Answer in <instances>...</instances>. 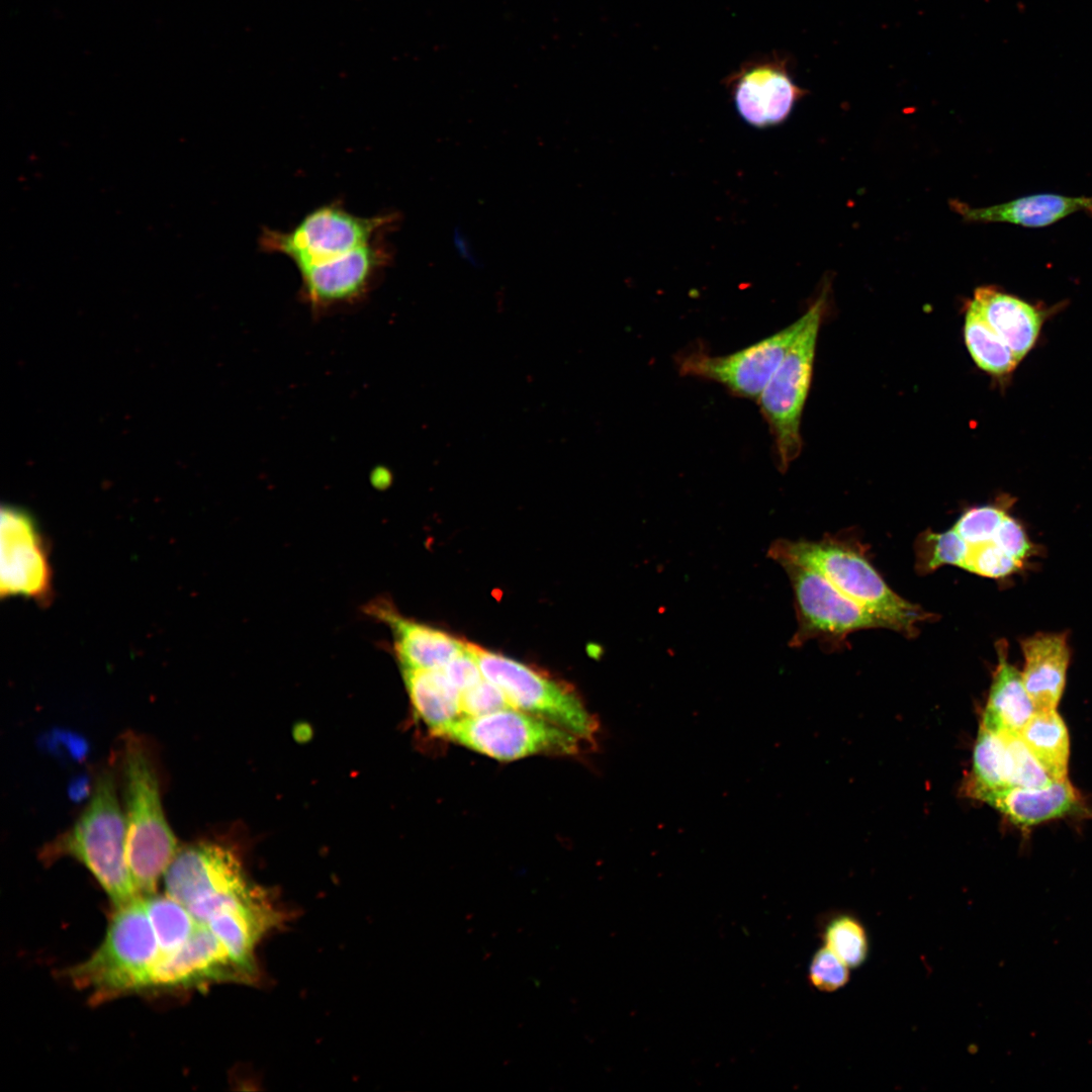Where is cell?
Listing matches in <instances>:
<instances>
[{
    "instance_id": "cell-1",
    "label": "cell",
    "mask_w": 1092,
    "mask_h": 1092,
    "mask_svg": "<svg viewBox=\"0 0 1092 1092\" xmlns=\"http://www.w3.org/2000/svg\"><path fill=\"white\" fill-rule=\"evenodd\" d=\"M768 556L781 565L814 570L846 597L892 621L907 637L916 636L917 624L936 618L894 593L856 543L830 536L819 541L781 539L770 545Z\"/></svg>"
},
{
    "instance_id": "cell-2",
    "label": "cell",
    "mask_w": 1092,
    "mask_h": 1092,
    "mask_svg": "<svg viewBox=\"0 0 1092 1092\" xmlns=\"http://www.w3.org/2000/svg\"><path fill=\"white\" fill-rule=\"evenodd\" d=\"M49 857L67 855L95 877L115 908L140 897L126 856V826L114 778L101 772L86 808L73 827L52 842Z\"/></svg>"
},
{
    "instance_id": "cell-3",
    "label": "cell",
    "mask_w": 1092,
    "mask_h": 1092,
    "mask_svg": "<svg viewBox=\"0 0 1092 1092\" xmlns=\"http://www.w3.org/2000/svg\"><path fill=\"white\" fill-rule=\"evenodd\" d=\"M115 909L99 947L68 971L73 984L97 1001L151 988L161 954L144 897Z\"/></svg>"
},
{
    "instance_id": "cell-4",
    "label": "cell",
    "mask_w": 1092,
    "mask_h": 1092,
    "mask_svg": "<svg viewBox=\"0 0 1092 1092\" xmlns=\"http://www.w3.org/2000/svg\"><path fill=\"white\" fill-rule=\"evenodd\" d=\"M123 771L127 862L140 895L149 896L177 853V841L163 811L156 771L135 739L125 744Z\"/></svg>"
},
{
    "instance_id": "cell-5",
    "label": "cell",
    "mask_w": 1092,
    "mask_h": 1092,
    "mask_svg": "<svg viewBox=\"0 0 1092 1092\" xmlns=\"http://www.w3.org/2000/svg\"><path fill=\"white\" fill-rule=\"evenodd\" d=\"M828 293V284H825L806 310L805 325L756 401L774 440L779 470L783 472L802 451L801 420L810 390L817 337Z\"/></svg>"
},
{
    "instance_id": "cell-6",
    "label": "cell",
    "mask_w": 1092,
    "mask_h": 1092,
    "mask_svg": "<svg viewBox=\"0 0 1092 1092\" xmlns=\"http://www.w3.org/2000/svg\"><path fill=\"white\" fill-rule=\"evenodd\" d=\"M470 647L482 675L500 690L511 707L594 741L599 722L571 688L500 653L473 643Z\"/></svg>"
},
{
    "instance_id": "cell-7",
    "label": "cell",
    "mask_w": 1092,
    "mask_h": 1092,
    "mask_svg": "<svg viewBox=\"0 0 1092 1092\" xmlns=\"http://www.w3.org/2000/svg\"><path fill=\"white\" fill-rule=\"evenodd\" d=\"M436 736L498 760L535 754H573L582 739L574 733L513 707L479 716H462Z\"/></svg>"
},
{
    "instance_id": "cell-8",
    "label": "cell",
    "mask_w": 1092,
    "mask_h": 1092,
    "mask_svg": "<svg viewBox=\"0 0 1092 1092\" xmlns=\"http://www.w3.org/2000/svg\"><path fill=\"white\" fill-rule=\"evenodd\" d=\"M394 217H363L339 204H327L308 212L290 231L265 229L262 248L289 258L297 269L323 263L377 240Z\"/></svg>"
},
{
    "instance_id": "cell-9",
    "label": "cell",
    "mask_w": 1092,
    "mask_h": 1092,
    "mask_svg": "<svg viewBox=\"0 0 1092 1092\" xmlns=\"http://www.w3.org/2000/svg\"><path fill=\"white\" fill-rule=\"evenodd\" d=\"M782 566L793 586L798 620L790 646L800 647L813 639L837 644L862 629L896 631L892 621L846 597L814 570L791 563Z\"/></svg>"
},
{
    "instance_id": "cell-10",
    "label": "cell",
    "mask_w": 1092,
    "mask_h": 1092,
    "mask_svg": "<svg viewBox=\"0 0 1092 1092\" xmlns=\"http://www.w3.org/2000/svg\"><path fill=\"white\" fill-rule=\"evenodd\" d=\"M805 322L804 313L783 330L726 355H711L703 348L680 352L675 357L678 372L717 382L735 396L757 401Z\"/></svg>"
},
{
    "instance_id": "cell-11",
    "label": "cell",
    "mask_w": 1092,
    "mask_h": 1092,
    "mask_svg": "<svg viewBox=\"0 0 1092 1092\" xmlns=\"http://www.w3.org/2000/svg\"><path fill=\"white\" fill-rule=\"evenodd\" d=\"M789 66L787 57L774 54L745 62L723 80L747 124L759 129L777 126L808 94L794 82Z\"/></svg>"
},
{
    "instance_id": "cell-12",
    "label": "cell",
    "mask_w": 1092,
    "mask_h": 1092,
    "mask_svg": "<svg viewBox=\"0 0 1092 1092\" xmlns=\"http://www.w3.org/2000/svg\"><path fill=\"white\" fill-rule=\"evenodd\" d=\"M0 529L1 596L47 600L52 571L46 543L33 519L23 510L3 507Z\"/></svg>"
},
{
    "instance_id": "cell-13",
    "label": "cell",
    "mask_w": 1092,
    "mask_h": 1092,
    "mask_svg": "<svg viewBox=\"0 0 1092 1092\" xmlns=\"http://www.w3.org/2000/svg\"><path fill=\"white\" fill-rule=\"evenodd\" d=\"M164 883L166 894L188 908L250 882L231 850L202 842L177 851L164 874Z\"/></svg>"
},
{
    "instance_id": "cell-14",
    "label": "cell",
    "mask_w": 1092,
    "mask_h": 1092,
    "mask_svg": "<svg viewBox=\"0 0 1092 1092\" xmlns=\"http://www.w3.org/2000/svg\"><path fill=\"white\" fill-rule=\"evenodd\" d=\"M252 979L210 927L200 923L181 947L160 954L152 972L151 987L196 988Z\"/></svg>"
},
{
    "instance_id": "cell-15",
    "label": "cell",
    "mask_w": 1092,
    "mask_h": 1092,
    "mask_svg": "<svg viewBox=\"0 0 1092 1092\" xmlns=\"http://www.w3.org/2000/svg\"><path fill=\"white\" fill-rule=\"evenodd\" d=\"M388 259L387 250L376 240L335 259L300 268L304 296L315 308L355 301L368 291Z\"/></svg>"
},
{
    "instance_id": "cell-16",
    "label": "cell",
    "mask_w": 1092,
    "mask_h": 1092,
    "mask_svg": "<svg viewBox=\"0 0 1092 1092\" xmlns=\"http://www.w3.org/2000/svg\"><path fill=\"white\" fill-rule=\"evenodd\" d=\"M365 612L389 627L401 668H442L467 646L450 633L403 617L387 600L371 601Z\"/></svg>"
},
{
    "instance_id": "cell-17",
    "label": "cell",
    "mask_w": 1092,
    "mask_h": 1092,
    "mask_svg": "<svg viewBox=\"0 0 1092 1092\" xmlns=\"http://www.w3.org/2000/svg\"><path fill=\"white\" fill-rule=\"evenodd\" d=\"M951 208L971 222H1007L1024 228H1044L1077 212L1092 215V197L1038 193L987 207H971L953 200Z\"/></svg>"
},
{
    "instance_id": "cell-18",
    "label": "cell",
    "mask_w": 1092,
    "mask_h": 1092,
    "mask_svg": "<svg viewBox=\"0 0 1092 1092\" xmlns=\"http://www.w3.org/2000/svg\"><path fill=\"white\" fill-rule=\"evenodd\" d=\"M1024 687L1036 709L1056 710L1062 698L1070 649L1065 633H1037L1021 641Z\"/></svg>"
},
{
    "instance_id": "cell-19",
    "label": "cell",
    "mask_w": 1092,
    "mask_h": 1092,
    "mask_svg": "<svg viewBox=\"0 0 1092 1092\" xmlns=\"http://www.w3.org/2000/svg\"><path fill=\"white\" fill-rule=\"evenodd\" d=\"M1011 349L1018 361L1034 346L1042 313L1034 305L992 285L975 289L968 303Z\"/></svg>"
},
{
    "instance_id": "cell-20",
    "label": "cell",
    "mask_w": 1092,
    "mask_h": 1092,
    "mask_svg": "<svg viewBox=\"0 0 1092 1092\" xmlns=\"http://www.w3.org/2000/svg\"><path fill=\"white\" fill-rule=\"evenodd\" d=\"M987 802L1013 824L1028 827L1075 811L1080 796L1068 779L1043 788L1010 787L986 796Z\"/></svg>"
},
{
    "instance_id": "cell-21",
    "label": "cell",
    "mask_w": 1092,
    "mask_h": 1092,
    "mask_svg": "<svg viewBox=\"0 0 1092 1092\" xmlns=\"http://www.w3.org/2000/svg\"><path fill=\"white\" fill-rule=\"evenodd\" d=\"M1005 641L997 643L998 664L981 726L1000 733H1019L1036 712L1021 672L1007 660Z\"/></svg>"
},
{
    "instance_id": "cell-22",
    "label": "cell",
    "mask_w": 1092,
    "mask_h": 1092,
    "mask_svg": "<svg viewBox=\"0 0 1092 1092\" xmlns=\"http://www.w3.org/2000/svg\"><path fill=\"white\" fill-rule=\"evenodd\" d=\"M401 669L412 704L434 735L462 717L461 693L441 668Z\"/></svg>"
},
{
    "instance_id": "cell-23",
    "label": "cell",
    "mask_w": 1092,
    "mask_h": 1092,
    "mask_svg": "<svg viewBox=\"0 0 1092 1092\" xmlns=\"http://www.w3.org/2000/svg\"><path fill=\"white\" fill-rule=\"evenodd\" d=\"M1018 734L1053 780L1068 779L1069 733L1057 709L1036 711Z\"/></svg>"
},
{
    "instance_id": "cell-24",
    "label": "cell",
    "mask_w": 1092,
    "mask_h": 1092,
    "mask_svg": "<svg viewBox=\"0 0 1092 1092\" xmlns=\"http://www.w3.org/2000/svg\"><path fill=\"white\" fill-rule=\"evenodd\" d=\"M969 791L983 800L989 794L1009 788V760L1006 736L980 727L974 752Z\"/></svg>"
},
{
    "instance_id": "cell-25",
    "label": "cell",
    "mask_w": 1092,
    "mask_h": 1092,
    "mask_svg": "<svg viewBox=\"0 0 1092 1092\" xmlns=\"http://www.w3.org/2000/svg\"><path fill=\"white\" fill-rule=\"evenodd\" d=\"M965 343L978 367L994 375L1003 376L1014 370L1019 361L983 317L968 304L965 326Z\"/></svg>"
},
{
    "instance_id": "cell-26",
    "label": "cell",
    "mask_w": 1092,
    "mask_h": 1092,
    "mask_svg": "<svg viewBox=\"0 0 1092 1092\" xmlns=\"http://www.w3.org/2000/svg\"><path fill=\"white\" fill-rule=\"evenodd\" d=\"M143 897L161 954L181 947L202 923L183 904L167 894Z\"/></svg>"
},
{
    "instance_id": "cell-27",
    "label": "cell",
    "mask_w": 1092,
    "mask_h": 1092,
    "mask_svg": "<svg viewBox=\"0 0 1092 1092\" xmlns=\"http://www.w3.org/2000/svg\"><path fill=\"white\" fill-rule=\"evenodd\" d=\"M968 544L953 529L936 533L927 530L915 543L916 570L927 574L943 565L964 566Z\"/></svg>"
},
{
    "instance_id": "cell-28",
    "label": "cell",
    "mask_w": 1092,
    "mask_h": 1092,
    "mask_svg": "<svg viewBox=\"0 0 1092 1092\" xmlns=\"http://www.w3.org/2000/svg\"><path fill=\"white\" fill-rule=\"evenodd\" d=\"M825 946L849 968L861 966L869 954V939L862 923L853 915L838 914L825 925Z\"/></svg>"
},
{
    "instance_id": "cell-29",
    "label": "cell",
    "mask_w": 1092,
    "mask_h": 1092,
    "mask_svg": "<svg viewBox=\"0 0 1092 1092\" xmlns=\"http://www.w3.org/2000/svg\"><path fill=\"white\" fill-rule=\"evenodd\" d=\"M1006 736L1009 760V788H1043L1055 780L1026 746L1018 733Z\"/></svg>"
},
{
    "instance_id": "cell-30",
    "label": "cell",
    "mask_w": 1092,
    "mask_h": 1092,
    "mask_svg": "<svg viewBox=\"0 0 1092 1092\" xmlns=\"http://www.w3.org/2000/svg\"><path fill=\"white\" fill-rule=\"evenodd\" d=\"M1023 564L1003 551L994 540L969 546L963 568L987 577H1004L1016 572Z\"/></svg>"
},
{
    "instance_id": "cell-31",
    "label": "cell",
    "mask_w": 1092,
    "mask_h": 1092,
    "mask_svg": "<svg viewBox=\"0 0 1092 1092\" xmlns=\"http://www.w3.org/2000/svg\"><path fill=\"white\" fill-rule=\"evenodd\" d=\"M1007 516L1003 508L984 506L966 511L952 527L969 546L992 541Z\"/></svg>"
},
{
    "instance_id": "cell-32",
    "label": "cell",
    "mask_w": 1092,
    "mask_h": 1092,
    "mask_svg": "<svg viewBox=\"0 0 1092 1092\" xmlns=\"http://www.w3.org/2000/svg\"><path fill=\"white\" fill-rule=\"evenodd\" d=\"M809 978L814 987L823 992H834L849 980V967L827 946L814 954Z\"/></svg>"
},
{
    "instance_id": "cell-33",
    "label": "cell",
    "mask_w": 1092,
    "mask_h": 1092,
    "mask_svg": "<svg viewBox=\"0 0 1092 1092\" xmlns=\"http://www.w3.org/2000/svg\"><path fill=\"white\" fill-rule=\"evenodd\" d=\"M511 707L500 690L483 677L461 693L462 716H479Z\"/></svg>"
},
{
    "instance_id": "cell-34",
    "label": "cell",
    "mask_w": 1092,
    "mask_h": 1092,
    "mask_svg": "<svg viewBox=\"0 0 1092 1092\" xmlns=\"http://www.w3.org/2000/svg\"><path fill=\"white\" fill-rule=\"evenodd\" d=\"M993 540L1021 564L1034 553V546L1028 540L1022 526L1008 515L1004 518Z\"/></svg>"
},
{
    "instance_id": "cell-35",
    "label": "cell",
    "mask_w": 1092,
    "mask_h": 1092,
    "mask_svg": "<svg viewBox=\"0 0 1092 1092\" xmlns=\"http://www.w3.org/2000/svg\"><path fill=\"white\" fill-rule=\"evenodd\" d=\"M441 669L460 693L470 689L484 677L470 647V642H467L466 648Z\"/></svg>"
}]
</instances>
